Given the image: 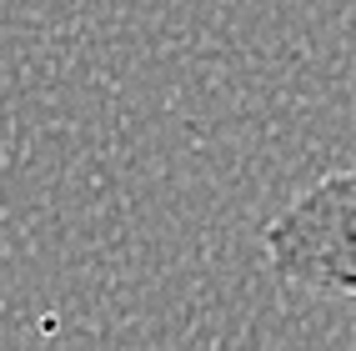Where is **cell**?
<instances>
[{"mask_svg":"<svg viewBox=\"0 0 356 351\" xmlns=\"http://www.w3.org/2000/svg\"><path fill=\"white\" fill-rule=\"evenodd\" d=\"M261 251L281 286L356 301V166L296 191L266 221Z\"/></svg>","mask_w":356,"mask_h":351,"instance_id":"6da1fadb","label":"cell"}]
</instances>
